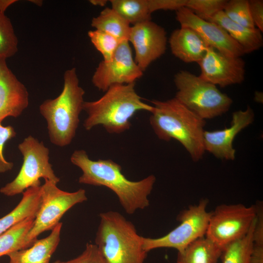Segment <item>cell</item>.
Here are the masks:
<instances>
[{
  "label": "cell",
  "instance_id": "cell-1",
  "mask_svg": "<svg viewBox=\"0 0 263 263\" xmlns=\"http://www.w3.org/2000/svg\"><path fill=\"white\" fill-rule=\"evenodd\" d=\"M71 162L82 171L78 182L94 186L105 187L113 191L125 212L133 214L150 205L149 196L156 181L153 175L138 181L127 178L120 165L111 159H90L85 150H75Z\"/></svg>",
  "mask_w": 263,
  "mask_h": 263
},
{
  "label": "cell",
  "instance_id": "cell-2",
  "mask_svg": "<svg viewBox=\"0 0 263 263\" xmlns=\"http://www.w3.org/2000/svg\"><path fill=\"white\" fill-rule=\"evenodd\" d=\"M153 110L150 123L159 139L179 142L197 162L203 158L205 120L190 111L175 97L166 100H152Z\"/></svg>",
  "mask_w": 263,
  "mask_h": 263
},
{
  "label": "cell",
  "instance_id": "cell-3",
  "mask_svg": "<svg viewBox=\"0 0 263 263\" xmlns=\"http://www.w3.org/2000/svg\"><path fill=\"white\" fill-rule=\"evenodd\" d=\"M135 83L111 86L99 99L84 101L83 110L87 114L83 126L90 131L101 125L110 133H120L130 129V121L139 111L151 112L153 106L142 100L135 91Z\"/></svg>",
  "mask_w": 263,
  "mask_h": 263
},
{
  "label": "cell",
  "instance_id": "cell-4",
  "mask_svg": "<svg viewBox=\"0 0 263 263\" xmlns=\"http://www.w3.org/2000/svg\"><path fill=\"white\" fill-rule=\"evenodd\" d=\"M63 82L60 94L55 98L46 99L39 107L40 114L46 121L51 143L60 147L69 145L75 135L85 94L79 84L75 68L64 72Z\"/></svg>",
  "mask_w": 263,
  "mask_h": 263
},
{
  "label": "cell",
  "instance_id": "cell-5",
  "mask_svg": "<svg viewBox=\"0 0 263 263\" xmlns=\"http://www.w3.org/2000/svg\"><path fill=\"white\" fill-rule=\"evenodd\" d=\"M99 217L94 244L104 263H144L148 253L134 225L117 211L102 212Z\"/></svg>",
  "mask_w": 263,
  "mask_h": 263
},
{
  "label": "cell",
  "instance_id": "cell-6",
  "mask_svg": "<svg viewBox=\"0 0 263 263\" xmlns=\"http://www.w3.org/2000/svg\"><path fill=\"white\" fill-rule=\"evenodd\" d=\"M177 89L175 97L202 119H212L227 112L232 99L217 86L187 71L174 77Z\"/></svg>",
  "mask_w": 263,
  "mask_h": 263
},
{
  "label": "cell",
  "instance_id": "cell-7",
  "mask_svg": "<svg viewBox=\"0 0 263 263\" xmlns=\"http://www.w3.org/2000/svg\"><path fill=\"white\" fill-rule=\"evenodd\" d=\"M18 148L23 156L22 166L15 178L1 188L0 193L7 196L19 194L28 188L40 186V178L56 184L60 181L49 162V150L43 142L30 135Z\"/></svg>",
  "mask_w": 263,
  "mask_h": 263
},
{
  "label": "cell",
  "instance_id": "cell-8",
  "mask_svg": "<svg viewBox=\"0 0 263 263\" xmlns=\"http://www.w3.org/2000/svg\"><path fill=\"white\" fill-rule=\"evenodd\" d=\"M40 196L39 208L24 240V249L31 246L40 234L54 229L71 207L88 199L84 189L72 192L65 191L59 189L56 183L47 180L41 186Z\"/></svg>",
  "mask_w": 263,
  "mask_h": 263
},
{
  "label": "cell",
  "instance_id": "cell-9",
  "mask_svg": "<svg viewBox=\"0 0 263 263\" xmlns=\"http://www.w3.org/2000/svg\"><path fill=\"white\" fill-rule=\"evenodd\" d=\"M208 203L202 199L178 215L179 225L166 235L156 238L142 237L143 249L148 253L159 248H172L183 250L195 240L205 236L211 212L207 211Z\"/></svg>",
  "mask_w": 263,
  "mask_h": 263
},
{
  "label": "cell",
  "instance_id": "cell-10",
  "mask_svg": "<svg viewBox=\"0 0 263 263\" xmlns=\"http://www.w3.org/2000/svg\"><path fill=\"white\" fill-rule=\"evenodd\" d=\"M257 214V206L219 205L211 212L205 236L222 248L245 236Z\"/></svg>",
  "mask_w": 263,
  "mask_h": 263
},
{
  "label": "cell",
  "instance_id": "cell-11",
  "mask_svg": "<svg viewBox=\"0 0 263 263\" xmlns=\"http://www.w3.org/2000/svg\"><path fill=\"white\" fill-rule=\"evenodd\" d=\"M143 74L136 63L128 40L121 41L112 58L101 61L92 78L93 85L105 92L114 85L135 83Z\"/></svg>",
  "mask_w": 263,
  "mask_h": 263
},
{
  "label": "cell",
  "instance_id": "cell-12",
  "mask_svg": "<svg viewBox=\"0 0 263 263\" xmlns=\"http://www.w3.org/2000/svg\"><path fill=\"white\" fill-rule=\"evenodd\" d=\"M199 76L204 80L224 88L241 83L244 79L245 62L241 57L225 55L208 47L202 58L197 62Z\"/></svg>",
  "mask_w": 263,
  "mask_h": 263
},
{
  "label": "cell",
  "instance_id": "cell-13",
  "mask_svg": "<svg viewBox=\"0 0 263 263\" xmlns=\"http://www.w3.org/2000/svg\"><path fill=\"white\" fill-rule=\"evenodd\" d=\"M176 19L181 27L196 31L207 45L232 57H241L245 53L241 46L220 26L204 19L184 7L176 11Z\"/></svg>",
  "mask_w": 263,
  "mask_h": 263
},
{
  "label": "cell",
  "instance_id": "cell-14",
  "mask_svg": "<svg viewBox=\"0 0 263 263\" xmlns=\"http://www.w3.org/2000/svg\"><path fill=\"white\" fill-rule=\"evenodd\" d=\"M128 41L134 48L136 63L144 72L165 53L167 38L165 29L150 20L133 25Z\"/></svg>",
  "mask_w": 263,
  "mask_h": 263
},
{
  "label": "cell",
  "instance_id": "cell-15",
  "mask_svg": "<svg viewBox=\"0 0 263 263\" xmlns=\"http://www.w3.org/2000/svg\"><path fill=\"white\" fill-rule=\"evenodd\" d=\"M254 118V112L248 107L244 111H237L232 113L229 127L221 130L204 131L203 142L205 151L219 159L234 160L236 150L233 147V140L238 133L253 122Z\"/></svg>",
  "mask_w": 263,
  "mask_h": 263
},
{
  "label": "cell",
  "instance_id": "cell-16",
  "mask_svg": "<svg viewBox=\"0 0 263 263\" xmlns=\"http://www.w3.org/2000/svg\"><path fill=\"white\" fill-rule=\"evenodd\" d=\"M29 105V93L8 67L6 59H0V123L7 117L19 116Z\"/></svg>",
  "mask_w": 263,
  "mask_h": 263
},
{
  "label": "cell",
  "instance_id": "cell-17",
  "mask_svg": "<svg viewBox=\"0 0 263 263\" xmlns=\"http://www.w3.org/2000/svg\"><path fill=\"white\" fill-rule=\"evenodd\" d=\"M169 44L172 54L186 63L199 62L209 47L196 31L187 27L174 30Z\"/></svg>",
  "mask_w": 263,
  "mask_h": 263
},
{
  "label": "cell",
  "instance_id": "cell-18",
  "mask_svg": "<svg viewBox=\"0 0 263 263\" xmlns=\"http://www.w3.org/2000/svg\"><path fill=\"white\" fill-rule=\"evenodd\" d=\"M62 225L60 222L49 235L37 240L31 246L9 253V263H50L60 242Z\"/></svg>",
  "mask_w": 263,
  "mask_h": 263
},
{
  "label": "cell",
  "instance_id": "cell-19",
  "mask_svg": "<svg viewBox=\"0 0 263 263\" xmlns=\"http://www.w3.org/2000/svg\"><path fill=\"white\" fill-rule=\"evenodd\" d=\"M222 27L243 49L245 54L250 53L261 48L263 44L262 32L257 28H249L230 20L223 11L206 18Z\"/></svg>",
  "mask_w": 263,
  "mask_h": 263
},
{
  "label": "cell",
  "instance_id": "cell-20",
  "mask_svg": "<svg viewBox=\"0 0 263 263\" xmlns=\"http://www.w3.org/2000/svg\"><path fill=\"white\" fill-rule=\"evenodd\" d=\"M40 187H33L25 190L18 205L0 218V235L28 217H36L41 203Z\"/></svg>",
  "mask_w": 263,
  "mask_h": 263
},
{
  "label": "cell",
  "instance_id": "cell-21",
  "mask_svg": "<svg viewBox=\"0 0 263 263\" xmlns=\"http://www.w3.org/2000/svg\"><path fill=\"white\" fill-rule=\"evenodd\" d=\"M222 248L206 236L178 252L176 263H217Z\"/></svg>",
  "mask_w": 263,
  "mask_h": 263
},
{
  "label": "cell",
  "instance_id": "cell-22",
  "mask_svg": "<svg viewBox=\"0 0 263 263\" xmlns=\"http://www.w3.org/2000/svg\"><path fill=\"white\" fill-rule=\"evenodd\" d=\"M91 26L95 30L108 33L120 42L128 40L130 24L112 8L106 7L100 14L93 18Z\"/></svg>",
  "mask_w": 263,
  "mask_h": 263
},
{
  "label": "cell",
  "instance_id": "cell-23",
  "mask_svg": "<svg viewBox=\"0 0 263 263\" xmlns=\"http://www.w3.org/2000/svg\"><path fill=\"white\" fill-rule=\"evenodd\" d=\"M256 218L248 233L222 248L220 258L222 263H251L253 234Z\"/></svg>",
  "mask_w": 263,
  "mask_h": 263
},
{
  "label": "cell",
  "instance_id": "cell-24",
  "mask_svg": "<svg viewBox=\"0 0 263 263\" xmlns=\"http://www.w3.org/2000/svg\"><path fill=\"white\" fill-rule=\"evenodd\" d=\"M112 8L130 24L151 20L148 0H111Z\"/></svg>",
  "mask_w": 263,
  "mask_h": 263
},
{
  "label": "cell",
  "instance_id": "cell-25",
  "mask_svg": "<svg viewBox=\"0 0 263 263\" xmlns=\"http://www.w3.org/2000/svg\"><path fill=\"white\" fill-rule=\"evenodd\" d=\"M35 217H28L0 235V257L24 249L25 237L31 228Z\"/></svg>",
  "mask_w": 263,
  "mask_h": 263
},
{
  "label": "cell",
  "instance_id": "cell-26",
  "mask_svg": "<svg viewBox=\"0 0 263 263\" xmlns=\"http://www.w3.org/2000/svg\"><path fill=\"white\" fill-rule=\"evenodd\" d=\"M18 50V39L10 19L0 12V59L14 56Z\"/></svg>",
  "mask_w": 263,
  "mask_h": 263
},
{
  "label": "cell",
  "instance_id": "cell-27",
  "mask_svg": "<svg viewBox=\"0 0 263 263\" xmlns=\"http://www.w3.org/2000/svg\"><path fill=\"white\" fill-rule=\"evenodd\" d=\"M223 12L231 20L243 26L254 28L247 0H227Z\"/></svg>",
  "mask_w": 263,
  "mask_h": 263
},
{
  "label": "cell",
  "instance_id": "cell-28",
  "mask_svg": "<svg viewBox=\"0 0 263 263\" xmlns=\"http://www.w3.org/2000/svg\"><path fill=\"white\" fill-rule=\"evenodd\" d=\"M88 35L92 44L102 55L103 60L105 61L112 58L121 42L113 36L98 30L89 31Z\"/></svg>",
  "mask_w": 263,
  "mask_h": 263
},
{
  "label": "cell",
  "instance_id": "cell-29",
  "mask_svg": "<svg viewBox=\"0 0 263 263\" xmlns=\"http://www.w3.org/2000/svg\"><path fill=\"white\" fill-rule=\"evenodd\" d=\"M226 1L225 0H187L185 7L205 19L223 11Z\"/></svg>",
  "mask_w": 263,
  "mask_h": 263
},
{
  "label": "cell",
  "instance_id": "cell-30",
  "mask_svg": "<svg viewBox=\"0 0 263 263\" xmlns=\"http://www.w3.org/2000/svg\"><path fill=\"white\" fill-rule=\"evenodd\" d=\"M16 132L11 126H4L0 123V173H4L12 169L14 163L7 161L3 156V148L5 143L15 137Z\"/></svg>",
  "mask_w": 263,
  "mask_h": 263
},
{
  "label": "cell",
  "instance_id": "cell-31",
  "mask_svg": "<svg viewBox=\"0 0 263 263\" xmlns=\"http://www.w3.org/2000/svg\"><path fill=\"white\" fill-rule=\"evenodd\" d=\"M60 263H104L101 255L95 244L87 243L84 251L77 257Z\"/></svg>",
  "mask_w": 263,
  "mask_h": 263
},
{
  "label": "cell",
  "instance_id": "cell-32",
  "mask_svg": "<svg viewBox=\"0 0 263 263\" xmlns=\"http://www.w3.org/2000/svg\"><path fill=\"white\" fill-rule=\"evenodd\" d=\"M187 0H148L149 10L151 14L160 10H175L186 7Z\"/></svg>",
  "mask_w": 263,
  "mask_h": 263
},
{
  "label": "cell",
  "instance_id": "cell-33",
  "mask_svg": "<svg viewBox=\"0 0 263 263\" xmlns=\"http://www.w3.org/2000/svg\"><path fill=\"white\" fill-rule=\"evenodd\" d=\"M251 17L256 28L263 31V0H248Z\"/></svg>",
  "mask_w": 263,
  "mask_h": 263
},
{
  "label": "cell",
  "instance_id": "cell-34",
  "mask_svg": "<svg viewBox=\"0 0 263 263\" xmlns=\"http://www.w3.org/2000/svg\"><path fill=\"white\" fill-rule=\"evenodd\" d=\"M250 262L251 263H263V246L253 245Z\"/></svg>",
  "mask_w": 263,
  "mask_h": 263
},
{
  "label": "cell",
  "instance_id": "cell-35",
  "mask_svg": "<svg viewBox=\"0 0 263 263\" xmlns=\"http://www.w3.org/2000/svg\"><path fill=\"white\" fill-rule=\"evenodd\" d=\"M16 1V0H0V12L5 13L8 7Z\"/></svg>",
  "mask_w": 263,
  "mask_h": 263
},
{
  "label": "cell",
  "instance_id": "cell-36",
  "mask_svg": "<svg viewBox=\"0 0 263 263\" xmlns=\"http://www.w3.org/2000/svg\"><path fill=\"white\" fill-rule=\"evenodd\" d=\"M107 0H91L89 2L95 6H104L108 2Z\"/></svg>",
  "mask_w": 263,
  "mask_h": 263
},
{
  "label": "cell",
  "instance_id": "cell-37",
  "mask_svg": "<svg viewBox=\"0 0 263 263\" xmlns=\"http://www.w3.org/2000/svg\"><path fill=\"white\" fill-rule=\"evenodd\" d=\"M30 1H31L33 3H35L36 5H37V6H41L42 4V0H30Z\"/></svg>",
  "mask_w": 263,
  "mask_h": 263
},
{
  "label": "cell",
  "instance_id": "cell-38",
  "mask_svg": "<svg viewBox=\"0 0 263 263\" xmlns=\"http://www.w3.org/2000/svg\"><path fill=\"white\" fill-rule=\"evenodd\" d=\"M60 261L59 260H56L55 262H54L53 263H60Z\"/></svg>",
  "mask_w": 263,
  "mask_h": 263
}]
</instances>
